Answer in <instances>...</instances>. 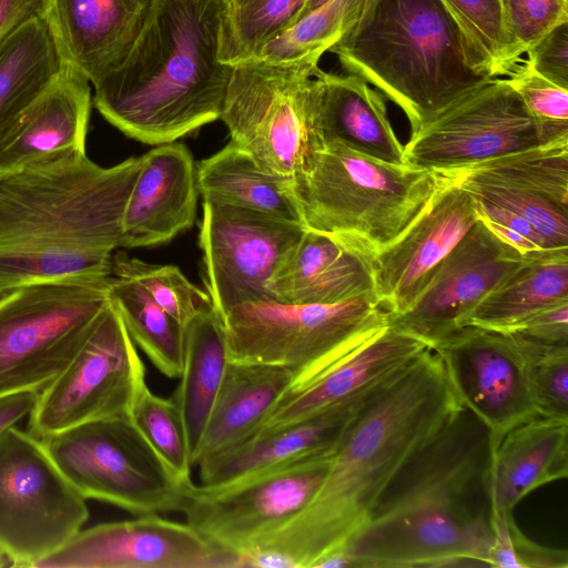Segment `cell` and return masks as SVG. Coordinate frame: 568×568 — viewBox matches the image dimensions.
<instances>
[{"label":"cell","mask_w":568,"mask_h":568,"mask_svg":"<svg viewBox=\"0 0 568 568\" xmlns=\"http://www.w3.org/2000/svg\"><path fill=\"white\" fill-rule=\"evenodd\" d=\"M507 332L555 345H568V301L548 306Z\"/></svg>","instance_id":"46"},{"label":"cell","mask_w":568,"mask_h":568,"mask_svg":"<svg viewBox=\"0 0 568 568\" xmlns=\"http://www.w3.org/2000/svg\"><path fill=\"white\" fill-rule=\"evenodd\" d=\"M494 535L489 567L498 568H567L566 550L538 545L518 528L513 515L490 513Z\"/></svg>","instance_id":"42"},{"label":"cell","mask_w":568,"mask_h":568,"mask_svg":"<svg viewBox=\"0 0 568 568\" xmlns=\"http://www.w3.org/2000/svg\"><path fill=\"white\" fill-rule=\"evenodd\" d=\"M318 68L312 59L232 65L220 119L264 172L293 180L323 145Z\"/></svg>","instance_id":"8"},{"label":"cell","mask_w":568,"mask_h":568,"mask_svg":"<svg viewBox=\"0 0 568 568\" xmlns=\"http://www.w3.org/2000/svg\"><path fill=\"white\" fill-rule=\"evenodd\" d=\"M478 221L473 197L437 174L435 192L406 230L372 258L374 293L390 318L406 312Z\"/></svg>","instance_id":"19"},{"label":"cell","mask_w":568,"mask_h":568,"mask_svg":"<svg viewBox=\"0 0 568 568\" xmlns=\"http://www.w3.org/2000/svg\"><path fill=\"white\" fill-rule=\"evenodd\" d=\"M436 174L520 216L550 247H568V140Z\"/></svg>","instance_id":"18"},{"label":"cell","mask_w":568,"mask_h":568,"mask_svg":"<svg viewBox=\"0 0 568 568\" xmlns=\"http://www.w3.org/2000/svg\"><path fill=\"white\" fill-rule=\"evenodd\" d=\"M556 142V141H555ZM551 143L505 79H487L410 133L404 163L434 173Z\"/></svg>","instance_id":"13"},{"label":"cell","mask_w":568,"mask_h":568,"mask_svg":"<svg viewBox=\"0 0 568 568\" xmlns=\"http://www.w3.org/2000/svg\"><path fill=\"white\" fill-rule=\"evenodd\" d=\"M196 182L203 201L303 225L292 180L264 172L232 141L196 164Z\"/></svg>","instance_id":"32"},{"label":"cell","mask_w":568,"mask_h":568,"mask_svg":"<svg viewBox=\"0 0 568 568\" xmlns=\"http://www.w3.org/2000/svg\"><path fill=\"white\" fill-rule=\"evenodd\" d=\"M47 0H0V43L32 19L44 17Z\"/></svg>","instance_id":"47"},{"label":"cell","mask_w":568,"mask_h":568,"mask_svg":"<svg viewBox=\"0 0 568 568\" xmlns=\"http://www.w3.org/2000/svg\"><path fill=\"white\" fill-rule=\"evenodd\" d=\"M437 174L324 143L292 180L303 226L373 258L433 196Z\"/></svg>","instance_id":"6"},{"label":"cell","mask_w":568,"mask_h":568,"mask_svg":"<svg viewBox=\"0 0 568 568\" xmlns=\"http://www.w3.org/2000/svg\"><path fill=\"white\" fill-rule=\"evenodd\" d=\"M506 333L520 353L538 415L568 420V345L546 344Z\"/></svg>","instance_id":"40"},{"label":"cell","mask_w":568,"mask_h":568,"mask_svg":"<svg viewBox=\"0 0 568 568\" xmlns=\"http://www.w3.org/2000/svg\"><path fill=\"white\" fill-rule=\"evenodd\" d=\"M430 348L440 358L460 406L488 428L491 450L508 430L539 416L509 333L465 325Z\"/></svg>","instance_id":"16"},{"label":"cell","mask_w":568,"mask_h":568,"mask_svg":"<svg viewBox=\"0 0 568 568\" xmlns=\"http://www.w3.org/2000/svg\"><path fill=\"white\" fill-rule=\"evenodd\" d=\"M142 158L104 168L85 150L0 171V293L112 274L122 216Z\"/></svg>","instance_id":"2"},{"label":"cell","mask_w":568,"mask_h":568,"mask_svg":"<svg viewBox=\"0 0 568 568\" xmlns=\"http://www.w3.org/2000/svg\"><path fill=\"white\" fill-rule=\"evenodd\" d=\"M89 83L67 65L1 139L0 171L59 152L85 150L92 106Z\"/></svg>","instance_id":"26"},{"label":"cell","mask_w":568,"mask_h":568,"mask_svg":"<svg viewBox=\"0 0 568 568\" xmlns=\"http://www.w3.org/2000/svg\"><path fill=\"white\" fill-rule=\"evenodd\" d=\"M304 231L298 223L203 201V282L221 318L241 303L271 298L267 283Z\"/></svg>","instance_id":"15"},{"label":"cell","mask_w":568,"mask_h":568,"mask_svg":"<svg viewBox=\"0 0 568 568\" xmlns=\"http://www.w3.org/2000/svg\"><path fill=\"white\" fill-rule=\"evenodd\" d=\"M284 304H333L374 295L372 258L333 237L305 229L267 283Z\"/></svg>","instance_id":"25"},{"label":"cell","mask_w":568,"mask_h":568,"mask_svg":"<svg viewBox=\"0 0 568 568\" xmlns=\"http://www.w3.org/2000/svg\"><path fill=\"white\" fill-rule=\"evenodd\" d=\"M307 0H223L219 60L235 65L255 60L294 26Z\"/></svg>","instance_id":"35"},{"label":"cell","mask_w":568,"mask_h":568,"mask_svg":"<svg viewBox=\"0 0 568 568\" xmlns=\"http://www.w3.org/2000/svg\"><path fill=\"white\" fill-rule=\"evenodd\" d=\"M328 51L347 73L399 106L410 133L493 79L475 67L442 0H364L356 20Z\"/></svg>","instance_id":"5"},{"label":"cell","mask_w":568,"mask_h":568,"mask_svg":"<svg viewBox=\"0 0 568 568\" xmlns=\"http://www.w3.org/2000/svg\"><path fill=\"white\" fill-rule=\"evenodd\" d=\"M130 419L154 453L183 484H192V458L181 415L172 400L148 384L139 393Z\"/></svg>","instance_id":"38"},{"label":"cell","mask_w":568,"mask_h":568,"mask_svg":"<svg viewBox=\"0 0 568 568\" xmlns=\"http://www.w3.org/2000/svg\"><path fill=\"white\" fill-rule=\"evenodd\" d=\"M505 80L549 141L568 140V90L540 77L527 63L515 65Z\"/></svg>","instance_id":"41"},{"label":"cell","mask_w":568,"mask_h":568,"mask_svg":"<svg viewBox=\"0 0 568 568\" xmlns=\"http://www.w3.org/2000/svg\"><path fill=\"white\" fill-rule=\"evenodd\" d=\"M427 348L426 342L389 324L313 382L287 390L255 435L302 422L333 406L377 392Z\"/></svg>","instance_id":"21"},{"label":"cell","mask_w":568,"mask_h":568,"mask_svg":"<svg viewBox=\"0 0 568 568\" xmlns=\"http://www.w3.org/2000/svg\"><path fill=\"white\" fill-rule=\"evenodd\" d=\"M223 0H153L123 61L93 104L124 135L160 145L220 119L232 65L219 60Z\"/></svg>","instance_id":"4"},{"label":"cell","mask_w":568,"mask_h":568,"mask_svg":"<svg viewBox=\"0 0 568 568\" xmlns=\"http://www.w3.org/2000/svg\"><path fill=\"white\" fill-rule=\"evenodd\" d=\"M153 0H47L44 19L65 65L93 87L126 57Z\"/></svg>","instance_id":"22"},{"label":"cell","mask_w":568,"mask_h":568,"mask_svg":"<svg viewBox=\"0 0 568 568\" xmlns=\"http://www.w3.org/2000/svg\"><path fill=\"white\" fill-rule=\"evenodd\" d=\"M333 456L295 460L224 486L194 484L186 523L227 551L248 552L308 505Z\"/></svg>","instance_id":"14"},{"label":"cell","mask_w":568,"mask_h":568,"mask_svg":"<svg viewBox=\"0 0 568 568\" xmlns=\"http://www.w3.org/2000/svg\"><path fill=\"white\" fill-rule=\"evenodd\" d=\"M294 378L286 367L229 362L193 465L254 436Z\"/></svg>","instance_id":"29"},{"label":"cell","mask_w":568,"mask_h":568,"mask_svg":"<svg viewBox=\"0 0 568 568\" xmlns=\"http://www.w3.org/2000/svg\"><path fill=\"white\" fill-rule=\"evenodd\" d=\"M364 0H328L271 41L257 59L320 61L356 20Z\"/></svg>","instance_id":"37"},{"label":"cell","mask_w":568,"mask_h":568,"mask_svg":"<svg viewBox=\"0 0 568 568\" xmlns=\"http://www.w3.org/2000/svg\"><path fill=\"white\" fill-rule=\"evenodd\" d=\"M374 295L333 304L247 301L223 317L229 362L276 365L294 372L295 390L313 382L389 325Z\"/></svg>","instance_id":"7"},{"label":"cell","mask_w":568,"mask_h":568,"mask_svg":"<svg viewBox=\"0 0 568 568\" xmlns=\"http://www.w3.org/2000/svg\"><path fill=\"white\" fill-rule=\"evenodd\" d=\"M318 83V129L322 144L346 146L394 164H404V144L387 114L385 97L361 77L321 70Z\"/></svg>","instance_id":"28"},{"label":"cell","mask_w":568,"mask_h":568,"mask_svg":"<svg viewBox=\"0 0 568 568\" xmlns=\"http://www.w3.org/2000/svg\"><path fill=\"white\" fill-rule=\"evenodd\" d=\"M89 518L87 499L40 438L13 426L0 436V548L31 567L68 542Z\"/></svg>","instance_id":"11"},{"label":"cell","mask_w":568,"mask_h":568,"mask_svg":"<svg viewBox=\"0 0 568 568\" xmlns=\"http://www.w3.org/2000/svg\"><path fill=\"white\" fill-rule=\"evenodd\" d=\"M567 476L568 420L531 418L508 430L490 453L486 476L490 513L513 515L529 493Z\"/></svg>","instance_id":"27"},{"label":"cell","mask_w":568,"mask_h":568,"mask_svg":"<svg viewBox=\"0 0 568 568\" xmlns=\"http://www.w3.org/2000/svg\"><path fill=\"white\" fill-rule=\"evenodd\" d=\"M462 408L427 348L365 403L308 505L252 550L272 552L286 568H313L346 548L394 477Z\"/></svg>","instance_id":"1"},{"label":"cell","mask_w":568,"mask_h":568,"mask_svg":"<svg viewBox=\"0 0 568 568\" xmlns=\"http://www.w3.org/2000/svg\"><path fill=\"white\" fill-rule=\"evenodd\" d=\"M145 366L111 301L64 369L38 395L28 432L43 438L101 419L130 418Z\"/></svg>","instance_id":"12"},{"label":"cell","mask_w":568,"mask_h":568,"mask_svg":"<svg viewBox=\"0 0 568 568\" xmlns=\"http://www.w3.org/2000/svg\"><path fill=\"white\" fill-rule=\"evenodd\" d=\"M142 165L122 216V247L169 243L192 227L199 189L196 164L176 142L155 145L141 155Z\"/></svg>","instance_id":"23"},{"label":"cell","mask_w":568,"mask_h":568,"mask_svg":"<svg viewBox=\"0 0 568 568\" xmlns=\"http://www.w3.org/2000/svg\"><path fill=\"white\" fill-rule=\"evenodd\" d=\"M111 275L139 283L183 327L199 312L212 307L207 293L191 283L174 265L150 264L118 252L112 256Z\"/></svg>","instance_id":"39"},{"label":"cell","mask_w":568,"mask_h":568,"mask_svg":"<svg viewBox=\"0 0 568 568\" xmlns=\"http://www.w3.org/2000/svg\"><path fill=\"white\" fill-rule=\"evenodd\" d=\"M109 280H60L0 293V397L39 393L64 369L110 302Z\"/></svg>","instance_id":"9"},{"label":"cell","mask_w":568,"mask_h":568,"mask_svg":"<svg viewBox=\"0 0 568 568\" xmlns=\"http://www.w3.org/2000/svg\"><path fill=\"white\" fill-rule=\"evenodd\" d=\"M183 328V366L171 398L184 424L193 464L229 359L224 325L213 307L199 312Z\"/></svg>","instance_id":"31"},{"label":"cell","mask_w":568,"mask_h":568,"mask_svg":"<svg viewBox=\"0 0 568 568\" xmlns=\"http://www.w3.org/2000/svg\"><path fill=\"white\" fill-rule=\"evenodd\" d=\"M237 559L187 523L150 514L81 529L33 568H237Z\"/></svg>","instance_id":"17"},{"label":"cell","mask_w":568,"mask_h":568,"mask_svg":"<svg viewBox=\"0 0 568 568\" xmlns=\"http://www.w3.org/2000/svg\"><path fill=\"white\" fill-rule=\"evenodd\" d=\"M327 1L328 0H307V2H306L305 7H304V9H303V11H302V13L300 16V19H302L304 16H306L310 12H312L313 10L320 8L321 6L326 3Z\"/></svg>","instance_id":"49"},{"label":"cell","mask_w":568,"mask_h":568,"mask_svg":"<svg viewBox=\"0 0 568 568\" xmlns=\"http://www.w3.org/2000/svg\"><path fill=\"white\" fill-rule=\"evenodd\" d=\"M12 566L10 558L7 554L0 548V567Z\"/></svg>","instance_id":"50"},{"label":"cell","mask_w":568,"mask_h":568,"mask_svg":"<svg viewBox=\"0 0 568 568\" xmlns=\"http://www.w3.org/2000/svg\"><path fill=\"white\" fill-rule=\"evenodd\" d=\"M526 53L537 74L568 90V21L551 28Z\"/></svg>","instance_id":"45"},{"label":"cell","mask_w":568,"mask_h":568,"mask_svg":"<svg viewBox=\"0 0 568 568\" xmlns=\"http://www.w3.org/2000/svg\"><path fill=\"white\" fill-rule=\"evenodd\" d=\"M457 24L470 58L488 78L509 73L521 50L510 38L500 0H442Z\"/></svg>","instance_id":"36"},{"label":"cell","mask_w":568,"mask_h":568,"mask_svg":"<svg viewBox=\"0 0 568 568\" xmlns=\"http://www.w3.org/2000/svg\"><path fill=\"white\" fill-rule=\"evenodd\" d=\"M109 297L134 344L169 378L183 366L184 328L135 281L110 276Z\"/></svg>","instance_id":"34"},{"label":"cell","mask_w":568,"mask_h":568,"mask_svg":"<svg viewBox=\"0 0 568 568\" xmlns=\"http://www.w3.org/2000/svg\"><path fill=\"white\" fill-rule=\"evenodd\" d=\"M568 301V247L531 252L487 293L460 326L507 332L530 315Z\"/></svg>","instance_id":"30"},{"label":"cell","mask_w":568,"mask_h":568,"mask_svg":"<svg viewBox=\"0 0 568 568\" xmlns=\"http://www.w3.org/2000/svg\"><path fill=\"white\" fill-rule=\"evenodd\" d=\"M507 31L527 50L555 26L568 21V0H500Z\"/></svg>","instance_id":"43"},{"label":"cell","mask_w":568,"mask_h":568,"mask_svg":"<svg viewBox=\"0 0 568 568\" xmlns=\"http://www.w3.org/2000/svg\"><path fill=\"white\" fill-rule=\"evenodd\" d=\"M521 256L478 219L444 258L413 305L392 317L389 324L430 347L460 327L465 316Z\"/></svg>","instance_id":"20"},{"label":"cell","mask_w":568,"mask_h":568,"mask_svg":"<svg viewBox=\"0 0 568 568\" xmlns=\"http://www.w3.org/2000/svg\"><path fill=\"white\" fill-rule=\"evenodd\" d=\"M478 219L521 255L551 250L546 240L524 219L500 206L475 201Z\"/></svg>","instance_id":"44"},{"label":"cell","mask_w":568,"mask_h":568,"mask_svg":"<svg viewBox=\"0 0 568 568\" xmlns=\"http://www.w3.org/2000/svg\"><path fill=\"white\" fill-rule=\"evenodd\" d=\"M65 67L44 17L0 43V141Z\"/></svg>","instance_id":"33"},{"label":"cell","mask_w":568,"mask_h":568,"mask_svg":"<svg viewBox=\"0 0 568 568\" xmlns=\"http://www.w3.org/2000/svg\"><path fill=\"white\" fill-rule=\"evenodd\" d=\"M40 439L85 499L134 516L183 514L190 501L194 483L178 480L130 418L93 420Z\"/></svg>","instance_id":"10"},{"label":"cell","mask_w":568,"mask_h":568,"mask_svg":"<svg viewBox=\"0 0 568 568\" xmlns=\"http://www.w3.org/2000/svg\"><path fill=\"white\" fill-rule=\"evenodd\" d=\"M375 393L333 406L302 422L252 436L202 460L197 464L200 486H224L295 460L333 456L351 424Z\"/></svg>","instance_id":"24"},{"label":"cell","mask_w":568,"mask_h":568,"mask_svg":"<svg viewBox=\"0 0 568 568\" xmlns=\"http://www.w3.org/2000/svg\"><path fill=\"white\" fill-rule=\"evenodd\" d=\"M490 453L488 428L462 408L399 470L367 525L341 550L351 567L489 566Z\"/></svg>","instance_id":"3"},{"label":"cell","mask_w":568,"mask_h":568,"mask_svg":"<svg viewBox=\"0 0 568 568\" xmlns=\"http://www.w3.org/2000/svg\"><path fill=\"white\" fill-rule=\"evenodd\" d=\"M37 392H22L0 397V436L30 414Z\"/></svg>","instance_id":"48"}]
</instances>
